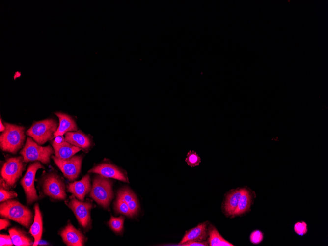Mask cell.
<instances>
[{"instance_id":"cell-1","label":"cell","mask_w":328,"mask_h":246,"mask_svg":"<svg viewBox=\"0 0 328 246\" xmlns=\"http://www.w3.org/2000/svg\"><path fill=\"white\" fill-rule=\"evenodd\" d=\"M0 215L1 217L15 221L27 228L32 221V213L30 209L15 200L1 202Z\"/></svg>"},{"instance_id":"cell-2","label":"cell","mask_w":328,"mask_h":246,"mask_svg":"<svg viewBox=\"0 0 328 246\" xmlns=\"http://www.w3.org/2000/svg\"><path fill=\"white\" fill-rule=\"evenodd\" d=\"M5 130L0 136L1 149L15 154L23 146L25 139L24 127L5 123Z\"/></svg>"},{"instance_id":"cell-3","label":"cell","mask_w":328,"mask_h":246,"mask_svg":"<svg viewBox=\"0 0 328 246\" xmlns=\"http://www.w3.org/2000/svg\"><path fill=\"white\" fill-rule=\"evenodd\" d=\"M54 153V150L50 145L42 146L29 137H27L26 143L20 152L25 163L39 161L48 164L50 162V157Z\"/></svg>"},{"instance_id":"cell-4","label":"cell","mask_w":328,"mask_h":246,"mask_svg":"<svg viewBox=\"0 0 328 246\" xmlns=\"http://www.w3.org/2000/svg\"><path fill=\"white\" fill-rule=\"evenodd\" d=\"M58 124L53 118L35 122L26 132L39 145H43L54 137Z\"/></svg>"},{"instance_id":"cell-5","label":"cell","mask_w":328,"mask_h":246,"mask_svg":"<svg viewBox=\"0 0 328 246\" xmlns=\"http://www.w3.org/2000/svg\"><path fill=\"white\" fill-rule=\"evenodd\" d=\"M90 196L102 207H108L113 197L111 181L101 175L96 176L93 181Z\"/></svg>"},{"instance_id":"cell-6","label":"cell","mask_w":328,"mask_h":246,"mask_svg":"<svg viewBox=\"0 0 328 246\" xmlns=\"http://www.w3.org/2000/svg\"><path fill=\"white\" fill-rule=\"evenodd\" d=\"M41 187L44 194L55 200L66 198L65 186L61 178L55 172H49L42 178Z\"/></svg>"},{"instance_id":"cell-7","label":"cell","mask_w":328,"mask_h":246,"mask_svg":"<svg viewBox=\"0 0 328 246\" xmlns=\"http://www.w3.org/2000/svg\"><path fill=\"white\" fill-rule=\"evenodd\" d=\"M24 161L22 156L8 158L3 164L1 175L6 185L13 187L24 170Z\"/></svg>"},{"instance_id":"cell-8","label":"cell","mask_w":328,"mask_h":246,"mask_svg":"<svg viewBox=\"0 0 328 246\" xmlns=\"http://www.w3.org/2000/svg\"><path fill=\"white\" fill-rule=\"evenodd\" d=\"M44 166L39 161H34L31 164L21 180V184L24 190L27 203L31 204L38 199L35 188L34 180L37 171Z\"/></svg>"},{"instance_id":"cell-9","label":"cell","mask_w":328,"mask_h":246,"mask_svg":"<svg viewBox=\"0 0 328 246\" xmlns=\"http://www.w3.org/2000/svg\"><path fill=\"white\" fill-rule=\"evenodd\" d=\"M65 204L73 211L78 222L83 228H86L90 225V210L93 206L90 201H79L73 194Z\"/></svg>"},{"instance_id":"cell-10","label":"cell","mask_w":328,"mask_h":246,"mask_svg":"<svg viewBox=\"0 0 328 246\" xmlns=\"http://www.w3.org/2000/svg\"><path fill=\"white\" fill-rule=\"evenodd\" d=\"M54 162L69 180L76 179L81 172L82 158V156H73L70 158L63 160L52 156Z\"/></svg>"},{"instance_id":"cell-11","label":"cell","mask_w":328,"mask_h":246,"mask_svg":"<svg viewBox=\"0 0 328 246\" xmlns=\"http://www.w3.org/2000/svg\"><path fill=\"white\" fill-rule=\"evenodd\" d=\"M95 173L106 178H111L127 182L128 179L124 174L117 167L109 163L100 164L88 171Z\"/></svg>"},{"instance_id":"cell-12","label":"cell","mask_w":328,"mask_h":246,"mask_svg":"<svg viewBox=\"0 0 328 246\" xmlns=\"http://www.w3.org/2000/svg\"><path fill=\"white\" fill-rule=\"evenodd\" d=\"M60 236L67 246H82L84 245V236L70 223L62 229L60 232Z\"/></svg>"},{"instance_id":"cell-13","label":"cell","mask_w":328,"mask_h":246,"mask_svg":"<svg viewBox=\"0 0 328 246\" xmlns=\"http://www.w3.org/2000/svg\"><path fill=\"white\" fill-rule=\"evenodd\" d=\"M91 189L90 176L87 174L79 181L69 183L67 191L72 193L78 199L82 201Z\"/></svg>"},{"instance_id":"cell-14","label":"cell","mask_w":328,"mask_h":246,"mask_svg":"<svg viewBox=\"0 0 328 246\" xmlns=\"http://www.w3.org/2000/svg\"><path fill=\"white\" fill-rule=\"evenodd\" d=\"M52 145L55 156L63 160L70 158L81 150V149L72 145L65 140L60 142L54 140Z\"/></svg>"},{"instance_id":"cell-15","label":"cell","mask_w":328,"mask_h":246,"mask_svg":"<svg viewBox=\"0 0 328 246\" xmlns=\"http://www.w3.org/2000/svg\"><path fill=\"white\" fill-rule=\"evenodd\" d=\"M55 114L58 118L59 123L54 137L62 136L68 132L77 131L76 123L70 116L61 112H56Z\"/></svg>"},{"instance_id":"cell-16","label":"cell","mask_w":328,"mask_h":246,"mask_svg":"<svg viewBox=\"0 0 328 246\" xmlns=\"http://www.w3.org/2000/svg\"><path fill=\"white\" fill-rule=\"evenodd\" d=\"M65 141L80 149H86L91 146L88 136L81 131L68 132L65 134Z\"/></svg>"},{"instance_id":"cell-17","label":"cell","mask_w":328,"mask_h":246,"mask_svg":"<svg viewBox=\"0 0 328 246\" xmlns=\"http://www.w3.org/2000/svg\"><path fill=\"white\" fill-rule=\"evenodd\" d=\"M34 218L33 224L31 225L29 232L34 238L33 246L38 245L42 236L43 231V221L41 213L38 204L34 205Z\"/></svg>"},{"instance_id":"cell-18","label":"cell","mask_w":328,"mask_h":246,"mask_svg":"<svg viewBox=\"0 0 328 246\" xmlns=\"http://www.w3.org/2000/svg\"><path fill=\"white\" fill-rule=\"evenodd\" d=\"M206 222L198 224L196 227L186 232L179 245L191 241H202L207 237Z\"/></svg>"},{"instance_id":"cell-19","label":"cell","mask_w":328,"mask_h":246,"mask_svg":"<svg viewBox=\"0 0 328 246\" xmlns=\"http://www.w3.org/2000/svg\"><path fill=\"white\" fill-rule=\"evenodd\" d=\"M9 233L15 246H30L33 245L32 238L19 229L12 228L9 230Z\"/></svg>"},{"instance_id":"cell-20","label":"cell","mask_w":328,"mask_h":246,"mask_svg":"<svg viewBox=\"0 0 328 246\" xmlns=\"http://www.w3.org/2000/svg\"><path fill=\"white\" fill-rule=\"evenodd\" d=\"M243 191L244 189L236 190L228 194L226 196L224 208L228 215L233 214Z\"/></svg>"},{"instance_id":"cell-21","label":"cell","mask_w":328,"mask_h":246,"mask_svg":"<svg viewBox=\"0 0 328 246\" xmlns=\"http://www.w3.org/2000/svg\"><path fill=\"white\" fill-rule=\"evenodd\" d=\"M250 204L251 197L249 192L247 190L244 189L238 205L232 215L233 217L240 215L247 211L250 208Z\"/></svg>"},{"instance_id":"cell-22","label":"cell","mask_w":328,"mask_h":246,"mask_svg":"<svg viewBox=\"0 0 328 246\" xmlns=\"http://www.w3.org/2000/svg\"><path fill=\"white\" fill-rule=\"evenodd\" d=\"M209 245L211 246H233V245L225 240L214 227L211 226L209 230Z\"/></svg>"},{"instance_id":"cell-23","label":"cell","mask_w":328,"mask_h":246,"mask_svg":"<svg viewBox=\"0 0 328 246\" xmlns=\"http://www.w3.org/2000/svg\"><path fill=\"white\" fill-rule=\"evenodd\" d=\"M114 205L115 209L117 212L127 216H133L128 204L120 197L117 196Z\"/></svg>"},{"instance_id":"cell-24","label":"cell","mask_w":328,"mask_h":246,"mask_svg":"<svg viewBox=\"0 0 328 246\" xmlns=\"http://www.w3.org/2000/svg\"><path fill=\"white\" fill-rule=\"evenodd\" d=\"M124 219L122 216L117 218L111 216L108 224L113 231L116 233H120L123 229Z\"/></svg>"},{"instance_id":"cell-25","label":"cell","mask_w":328,"mask_h":246,"mask_svg":"<svg viewBox=\"0 0 328 246\" xmlns=\"http://www.w3.org/2000/svg\"><path fill=\"white\" fill-rule=\"evenodd\" d=\"M185 161L189 166L193 167L199 165L201 159L196 152L190 150L187 154Z\"/></svg>"},{"instance_id":"cell-26","label":"cell","mask_w":328,"mask_h":246,"mask_svg":"<svg viewBox=\"0 0 328 246\" xmlns=\"http://www.w3.org/2000/svg\"><path fill=\"white\" fill-rule=\"evenodd\" d=\"M118 196L122 199L127 204L137 199L135 194L127 188L121 189L118 191Z\"/></svg>"},{"instance_id":"cell-27","label":"cell","mask_w":328,"mask_h":246,"mask_svg":"<svg viewBox=\"0 0 328 246\" xmlns=\"http://www.w3.org/2000/svg\"><path fill=\"white\" fill-rule=\"evenodd\" d=\"M17 196V193L14 191L6 190L4 187L0 186V202L10 200Z\"/></svg>"},{"instance_id":"cell-28","label":"cell","mask_w":328,"mask_h":246,"mask_svg":"<svg viewBox=\"0 0 328 246\" xmlns=\"http://www.w3.org/2000/svg\"><path fill=\"white\" fill-rule=\"evenodd\" d=\"M295 232L299 235L302 236L307 232V226L304 221L297 222L294 226Z\"/></svg>"},{"instance_id":"cell-29","label":"cell","mask_w":328,"mask_h":246,"mask_svg":"<svg viewBox=\"0 0 328 246\" xmlns=\"http://www.w3.org/2000/svg\"><path fill=\"white\" fill-rule=\"evenodd\" d=\"M263 239V233L259 230H256L253 231L250 236V240L254 244H259Z\"/></svg>"},{"instance_id":"cell-30","label":"cell","mask_w":328,"mask_h":246,"mask_svg":"<svg viewBox=\"0 0 328 246\" xmlns=\"http://www.w3.org/2000/svg\"><path fill=\"white\" fill-rule=\"evenodd\" d=\"M13 243L12 241L11 237L9 235L0 234V246H12Z\"/></svg>"},{"instance_id":"cell-31","label":"cell","mask_w":328,"mask_h":246,"mask_svg":"<svg viewBox=\"0 0 328 246\" xmlns=\"http://www.w3.org/2000/svg\"><path fill=\"white\" fill-rule=\"evenodd\" d=\"M178 246H208V244L206 242H201L198 241H188L184 243H183Z\"/></svg>"},{"instance_id":"cell-32","label":"cell","mask_w":328,"mask_h":246,"mask_svg":"<svg viewBox=\"0 0 328 246\" xmlns=\"http://www.w3.org/2000/svg\"><path fill=\"white\" fill-rule=\"evenodd\" d=\"M10 225V222L7 219H2L0 220V229H5Z\"/></svg>"},{"instance_id":"cell-33","label":"cell","mask_w":328,"mask_h":246,"mask_svg":"<svg viewBox=\"0 0 328 246\" xmlns=\"http://www.w3.org/2000/svg\"><path fill=\"white\" fill-rule=\"evenodd\" d=\"M5 130V126L2 122V119L0 118V131L1 132H3Z\"/></svg>"}]
</instances>
